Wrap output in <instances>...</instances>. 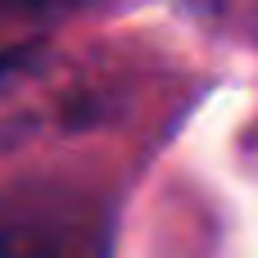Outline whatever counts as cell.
Returning <instances> with one entry per match:
<instances>
[{
    "label": "cell",
    "mask_w": 258,
    "mask_h": 258,
    "mask_svg": "<svg viewBox=\"0 0 258 258\" xmlns=\"http://www.w3.org/2000/svg\"><path fill=\"white\" fill-rule=\"evenodd\" d=\"M113 109L118 82L91 54L41 32H23L0 50V150L91 132Z\"/></svg>",
    "instance_id": "cell-1"
},
{
    "label": "cell",
    "mask_w": 258,
    "mask_h": 258,
    "mask_svg": "<svg viewBox=\"0 0 258 258\" xmlns=\"http://www.w3.org/2000/svg\"><path fill=\"white\" fill-rule=\"evenodd\" d=\"M0 258H109V209L68 181H0Z\"/></svg>",
    "instance_id": "cell-2"
}]
</instances>
